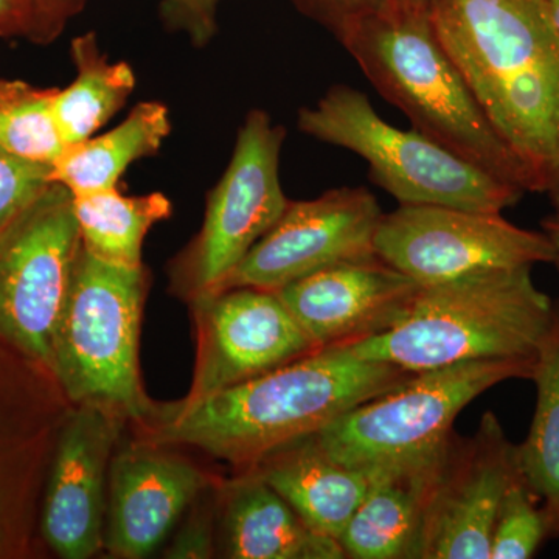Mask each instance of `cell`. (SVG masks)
Masks as SVG:
<instances>
[{
  "instance_id": "obj_1",
  "label": "cell",
  "mask_w": 559,
  "mask_h": 559,
  "mask_svg": "<svg viewBox=\"0 0 559 559\" xmlns=\"http://www.w3.org/2000/svg\"><path fill=\"white\" fill-rule=\"evenodd\" d=\"M414 374L359 358L348 347L319 348L212 395L153 404L142 421L153 443L200 448L245 471Z\"/></svg>"
},
{
  "instance_id": "obj_2",
  "label": "cell",
  "mask_w": 559,
  "mask_h": 559,
  "mask_svg": "<svg viewBox=\"0 0 559 559\" xmlns=\"http://www.w3.org/2000/svg\"><path fill=\"white\" fill-rule=\"evenodd\" d=\"M441 46L538 180L559 168V31L547 0H429Z\"/></svg>"
},
{
  "instance_id": "obj_3",
  "label": "cell",
  "mask_w": 559,
  "mask_h": 559,
  "mask_svg": "<svg viewBox=\"0 0 559 559\" xmlns=\"http://www.w3.org/2000/svg\"><path fill=\"white\" fill-rule=\"evenodd\" d=\"M371 86L406 114L415 130L522 191L538 180L492 128L441 46L429 5L392 0L336 36Z\"/></svg>"
},
{
  "instance_id": "obj_4",
  "label": "cell",
  "mask_w": 559,
  "mask_h": 559,
  "mask_svg": "<svg viewBox=\"0 0 559 559\" xmlns=\"http://www.w3.org/2000/svg\"><path fill=\"white\" fill-rule=\"evenodd\" d=\"M554 308L532 267L479 272L419 289L392 329L348 348L412 373L474 360L535 359Z\"/></svg>"
},
{
  "instance_id": "obj_5",
  "label": "cell",
  "mask_w": 559,
  "mask_h": 559,
  "mask_svg": "<svg viewBox=\"0 0 559 559\" xmlns=\"http://www.w3.org/2000/svg\"><path fill=\"white\" fill-rule=\"evenodd\" d=\"M146 274L80 246L53 341L51 371L75 404L145 419L153 409L140 381L139 336Z\"/></svg>"
},
{
  "instance_id": "obj_6",
  "label": "cell",
  "mask_w": 559,
  "mask_h": 559,
  "mask_svg": "<svg viewBox=\"0 0 559 559\" xmlns=\"http://www.w3.org/2000/svg\"><path fill=\"white\" fill-rule=\"evenodd\" d=\"M304 134L358 154L371 182L400 205H443L502 213L525 191L481 170L417 130L388 123L364 92L336 84L311 108H301Z\"/></svg>"
},
{
  "instance_id": "obj_7",
  "label": "cell",
  "mask_w": 559,
  "mask_h": 559,
  "mask_svg": "<svg viewBox=\"0 0 559 559\" xmlns=\"http://www.w3.org/2000/svg\"><path fill=\"white\" fill-rule=\"evenodd\" d=\"M535 359H488L415 373L314 433L330 457L369 471L440 447L460 412L500 382L530 380Z\"/></svg>"
},
{
  "instance_id": "obj_8",
  "label": "cell",
  "mask_w": 559,
  "mask_h": 559,
  "mask_svg": "<svg viewBox=\"0 0 559 559\" xmlns=\"http://www.w3.org/2000/svg\"><path fill=\"white\" fill-rule=\"evenodd\" d=\"M285 128L250 110L223 178L209 194L200 234L176 259L171 282L182 296L213 293L282 218L289 200L280 182Z\"/></svg>"
},
{
  "instance_id": "obj_9",
  "label": "cell",
  "mask_w": 559,
  "mask_h": 559,
  "mask_svg": "<svg viewBox=\"0 0 559 559\" xmlns=\"http://www.w3.org/2000/svg\"><path fill=\"white\" fill-rule=\"evenodd\" d=\"M80 246L72 193L57 182L0 235V334L49 369Z\"/></svg>"
},
{
  "instance_id": "obj_10",
  "label": "cell",
  "mask_w": 559,
  "mask_h": 559,
  "mask_svg": "<svg viewBox=\"0 0 559 559\" xmlns=\"http://www.w3.org/2000/svg\"><path fill=\"white\" fill-rule=\"evenodd\" d=\"M373 248L382 261L423 288L554 261L544 231L514 226L502 213L443 205H400L382 213Z\"/></svg>"
},
{
  "instance_id": "obj_11",
  "label": "cell",
  "mask_w": 559,
  "mask_h": 559,
  "mask_svg": "<svg viewBox=\"0 0 559 559\" xmlns=\"http://www.w3.org/2000/svg\"><path fill=\"white\" fill-rule=\"evenodd\" d=\"M381 216L377 197L364 187L289 202L282 218L213 293L278 290L341 261L377 255L373 241Z\"/></svg>"
},
{
  "instance_id": "obj_12",
  "label": "cell",
  "mask_w": 559,
  "mask_h": 559,
  "mask_svg": "<svg viewBox=\"0 0 559 559\" xmlns=\"http://www.w3.org/2000/svg\"><path fill=\"white\" fill-rule=\"evenodd\" d=\"M193 304L198 355L189 399L255 380L319 349L275 290L231 288Z\"/></svg>"
},
{
  "instance_id": "obj_13",
  "label": "cell",
  "mask_w": 559,
  "mask_h": 559,
  "mask_svg": "<svg viewBox=\"0 0 559 559\" xmlns=\"http://www.w3.org/2000/svg\"><path fill=\"white\" fill-rule=\"evenodd\" d=\"M518 469L516 444L492 412L484 414L469 439L454 433L426 513L418 559H489L500 503Z\"/></svg>"
},
{
  "instance_id": "obj_14",
  "label": "cell",
  "mask_w": 559,
  "mask_h": 559,
  "mask_svg": "<svg viewBox=\"0 0 559 559\" xmlns=\"http://www.w3.org/2000/svg\"><path fill=\"white\" fill-rule=\"evenodd\" d=\"M123 419L76 404L62 428L43 513L44 539L58 557L87 559L105 547L110 462Z\"/></svg>"
},
{
  "instance_id": "obj_15",
  "label": "cell",
  "mask_w": 559,
  "mask_h": 559,
  "mask_svg": "<svg viewBox=\"0 0 559 559\" xmlns=\"http://www.w3.org/2000/svg\"><path fill=\"white\" fill-rule=\"evenodd\" d=\"M421 288L370 255L323 267L275 293L314 347L329 348L385 333L409 311Z\"/></svg>"
},
{
  "instance_id": "obj_16",
  "label": "cell",
  "mask_w": 559,
  "mask_h": 559,
  "mask_svg": "<svg viewBox=\"0 0 559 559\" xmlns=\"http://www.w3.org/2000/svg\"><path fill=\"white\" fill-rule=\"evenodd\" d=\"M207 485L193 463L159 443L145 441L117 452L109 469L105 549L116 558L150 557Z\"/></svg>"
},
{
  "instance_id": "obj_17",
  "label": "cell",
  "mask_w": 559,
  "mask_h": 559,
  "mask_svg": "<svg viewBox=\"0 0 559 559\" xmlns=\"http://www.w3.org/2000/svg\"><path fill=\"white\" fill-rule=\"evenodd\" d=\"M433 450L366 471V498L337 539L345 558L418 559L423 525L450 454L451 441Z\"/></svg>"
},
{
  "instance_id": "obj_18",
  "label": "cell",
  "mask_w": 559,
  "mask_h": 559,
  "mask_svg": "<svg viewBox=\"0 0 559 559\" xmlns=\"http://www.w3.org/2000/svg\"><path fill=\"white\" fill-rule=\"evenodd\" d=\"M216 547L231 559L345 558L336 539L312 530L253 469L224 492Z\"/></svg>"
},
{
  "instance_id": "obj_19",
  "label": "cell",
  "mask_w": 559,
  "mask_h": 559,
  "mask_svg": "<svg viewBox=\"0 0 559 559\" xmlns=\"http://www.w3.org/2000/svg\"><path fill=\"white\" fill-rule=\"evenodd\" d=\"M249 469L266 480L312 530L336 540L370 485L366 471L330 457L314 433L271 451Z\"/></svg>"
},
{
  "instance_id": "obj_20",
  "label": "cell",
  "mask_w": 559,
  "mask_h": 559,
  "mask_svg": "<svg viewBox=\"0 0 559 559\" xmlns=\"http://www.w3.org/2000/svg\"><path fill=\"white\" fill-rule=\"evenodd\" d=\"M170 132L167 106L139 103L119 127L62 151L51 165V182L60 183L72 197L117 189L130 165L159 153Z\"/></svg>"
},
{
  "instance_id": "obj_21",
  "label": "cell",
  "mask_w": 559,
  "mask_h": 559,
  "mask_svg": "<svg viewBox=\"0 0 559 559\" xmlns=\"http://www.w3.org/2000/svg\"><path fill=\"white\" fill-rule=\"evenodd\" d=\"M76 79L55 90L51 108L66 148L79 145L100 130L128 102L135 75L127 62H110L97 36L86 33L72 40Z\"/></svg>"
},
{
  "instance_id": "obj_22",
  "label": "cell",
  "mask_w": 559,
  "mask_h": 559,
  "mask_svg": "<svg viewBox=\"0 0 559 559\" xmlns=\"http://www.w3.org/2000/svg\"><path fill=\"white\" fill-rule=\"evenodd\" d=\"M532 381L536 385L535 414L527 439L516 444L518 466L543 503L551 539H559V300Z\"/></svg>"
},
{
  "instance_id": "obj_23",
  "label": "cell",
  "mask_w": 559,
  "mask_h": 559,
  "mask_svg": "<svg viewBox=\"0 0 559 559\" xmlns=\"http://www.w3.org/2000/svg\"><path fill=\"white\" fill-rule=\"evenodd\" d=\"M72 198L83 248L124 266H142V246L151 227L171 215V202L159 191L124 197L109 189Z\"/></svg>"
},
{
  "instance_id": "obj_24",
  "label": "cell",
  "mask_w": 559,
  "mask_h": 559,
  "mask_svg": "<svg viewBox=\"0 0 559 559\" xmlns=\"http://www.w3.org/2000/svg\"><path fill=\"white\" fill-rule=\"evenodd\" d=\"M55 90L0 81V148L35 164L53 165L66 150L55 120Z\"/></svg>"
},
{
  "instance_id": "obj_25",
  "label": "cell",
  "mask_w": 559,
  "mask_h": 559,
  "mask_svg": "<svg viewBox=\"0 0 559 559\" xmlns=\"http://www.w3.org/2000/svg\"><path fill=\"white\" fill-rule=\"evenodd\" d=\"M547 539L551 533L546 511L518 469L500 503L489 559L533 558Z\"/></svg>"
},
{
  "instance_id": "obj_26",
  "label": "cell",
  "mask_w": 559,
  "mask_h": 559,
  "mask_svg": "<svg viewBox=\"0 0 559 559\" xmlns=\"http://www.w3.org/2000/svg\"><path fill=\"white\" fill-rule=\"evenodd\" d=\"M51 183V165L35 164L0 148V235Z\"/></svg>"
},
{
  "instance_id": "obj_27",
  "label": "cell",
  "mask_w": 559,
  "mask_h": 559,
  "mask_svg": "<svg viewBox=\"0 0 559 559\" xmlns=\"http://www.w3.org/2000/svg\"><path fill=\"white\" fill-rule=\"evenodd\" d=\"M218 5L219 0H164L160 14L168 27L187 33L191 43L201 47L215 35Z\"/></svg>"
},
{
  "instance_id": "obj_28",
  "label": "cell",
  "mask_w": 559,
  "mask_h": 559,
  "mask_svg": "<svg viewBox=\"0 0 559 559\" xmlns=\"http://www.w3.org/2000/svg\"><path fill=\"white\" fill-rule=\"evenodd\" d=\"M24 14L25 35L36 43H50L80 13L87 0H17Z\"/></svg>"
},
{
  "instance_id": "obj_29",
  "label": "cell",
  "mask_w": 559,
  "mask_h": 559,
  "mask_svg": "<svg viewBox=\"0 0 559 559\" xmlns=\"http://www.w3.org/2000/svg\"><path fill=\"white\" fill-rule=\"evenodd\" d=\"M312 21L333 33L340 35L353 22L384 9L392 0H290Z\"/></svg>"
},
{
  "instance_id": "obj_30",
  "label": "cell",
  "mask_w": 559,
  "mask_h": 559,
  "mask_svg": "<svg viewBox=\"0 0 559 559\" xmlns=\"http://www.w3.org/2000/svg\"><path fill=\"white\" fill-rule=\"evenodd\" d=\"M215 532L213 511L197 509L179 530L165 557L187 559L213 557L216 550Z\"/></svg>"
},
{
  "instance_id": "obj_31",
  "label": "cell",
  "mask_w": 559,
  "mask_h": 559,
  "mask_svg": "<svg viewBox=\"0 0 559 559\" xmlns=\"http://www.w3.org/2000/svg\"><path fill=\"white\" fill-rule=\"evenodd\" d=\"M0 35H25L24 14L17 0H0Z\"/></svg>"
},
{
  "instance_id": "obj_32",
  "label": "cell",
  "mask_w": 559,
  "mask_h": 559,
  "mask_svg": "<svg viewBox=\"0 0 559 559\" xmlns=\"http://www.w3.org/2000/svg\"><path fill=\"white\" fill-rule=\"evenodd\" d=\"M543 231L551 242V248H554V261L551 263L557 266L559 272V213L555 212L549 218L543 221Z\"/></svg>"
},
{
  "instance_id": "obj_33",
  "label": "cell",
  "mask_w": 559,
  "mask_h": 559,
  "mask_svg": "<svg viewBox=\"0 0 559 559\" xmlns=\"http://www.w3.org/2000/svg\"><path fill=\"white\" fill-rule=\"evenodd\" d=\"M544 193L549 194L555 212L559 213V168L558 171L555 173L554 178L550 179L549 186H547Z\"/></svg>"
},
{
  "instance_id": "obj_34",
  "label": "cell",
  "mask_w": 559,
  "mask_h": 559,
  "mask_svg": "<svg viewBox=\"0 0 559 559\" xmlns=\"http://www.w3.org/2000/svg\"><path fill=\"white\" fill-rule=\"evenodd\" d=\"M547 5H549L551 17L559 31V0H547Z\"/></svg>"
},
{
  "instance_id": "obj_35",
  "label": "cell",
  "mask_w": 559,
  "mask_h": 559,
  "mask_svg": "<svg viewBox=\"0 0 559 559\" xmlns=\"http://www.w3.org/2000/svg\"><path fill=\"white\" fill-rule=\"evenodd\" d=\"M404 2L417 3V5H429V0H404Z\"/></svg>"
}]
</instances>
